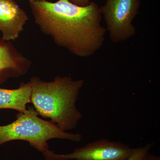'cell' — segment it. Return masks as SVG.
Here are the masks:
<instances>
[{"label": "cell", "mask_w": 160, "mask_h": 160, "mask_svg": "<svg viewBox=\"0 0 160 160\" xmlns=\"http://www.w3.org/2000/svg\"><path fill=\"white\" fill-rule=\"evenodd\" d=\"M29 82L30 101L38 115L50 119L64 131L76 127L82 117L76 103L84 85L83 80L58 76L52 82H46L33 77Z\"/></svg>", "instance_id": "7a4b0ae2"}, {"label": "cell", "mask_w": 160, "mask_h": 160, "mask_svg": "<svg viewBox=\"0 0 160 160\" xmlns=\"http://www.w3.org/2000/svg\"></svg>", "instance_id": "4fadbf2b"}, {"label": "cell", "mask_w": 160, "mask_h": 160, "mask_svg": "<svg viewBox=\"0 0 160 160\" xmlns=\"http://www.w3.org/2000/svg\"><path fill=\"white\" fill-rule=\"evenodd\" d=\"M31 64L11 42L0 38V85L10 78L27 74Z\"/></svg>", "instance_id": "8992f818"}, {"label": "cell", "mask_w": 160, "mask_h": 160, "mask_svg": "<svg viewBox=\"0 0 160 160\" xmlns=\"http://www.w3.org/2000/svg\"><path fill=\"white\" fill-rule=\"evenodd\" d=\"M29 19L26 12L13 0H0V31L2 38L14 41L24 31Z\"/></svg>", "instance_id": "52a82bcc"}, {"label": "cell", "mask_w": 160, "mask_h": 160, "mask_svg": "<svg viewBox=\"0 0 160 160\" xmlns=\"http://www.w3.org/2000/svg\"><path fill=\"white\" fill-rule=\"evenodd\" d=\"M134 150L121 142L103 138L76 148L69 154H57L49 149L43 153L45 160H126Z\"/></svg>", "instance_id": "5b68a950"}, {"label": "cell", "mask_w": 160, "mask_h": 160, "mask_svg": "<svg viewBox=\"0 0 160 160\" xmlns=\"http://www.w3.org/2000/svg\"><path fill=\"white\" fill-rule=\"evenodd\" d=\"M148 152L149 149L146 146L135 148L132 154L126 160H143Z\"/></svg>", "instance_id": "9c48e42d"}, {"label": "cell", "mask_w": 160, "mask_h": 160, "mask_svg": "<svg viewBox=\"0 0 160 160\" xmlns=\"http://www.w3.org/2000/svg\"><path fill=\"white\" fill-rule=\"evenodd\" d=\"M16 120L11 124L0 126V146L13 140H23L38 151L43 152L49 149L48 142L61 139L79 142L82 136L62 130L51 121L39 118L34 108L30 106L25 112H19Z\"/></svg>", "instance_id": "3957f363"}, {"label": "cell", "mask_w": 160, "mask_h": 160, "mask_svg": "<svg viewBox=\"0 0 160 160\" xmlns=\"http://www.w3.org/2000/svg\"><path fill=\"white\" fill-rule=\"evenodd\" d=\"M31 92L29 82L21 83L16 89L0 88V109H12L20 112H26V105L31 103Z\"/></svg>", "instance_id": "ba28073f"}, {"label": "cell", "mask_w": 160, "mask_h": 160, "mask_svg": "<svg viewBox=\"0 0 160 160\" xmlns=\"http://www.w3.org/2000/svg\"><path fill=\"white\" fill-rule=\"evenodd\" d=\"M29 2H38V1H41L42 0H28Z\"/></svg>", "instance_id": "7c38bea8"}, {"label": "cell", "mask_w": 160, "mask_h": 160, "mask_svg": "<svg viewBox=\"0 0 160 160\" xmlns=\"http://www.w3.org/2000/svg\"><path fill=\"white\" fill-rule=\"evenodd\" d=\"M140 6V0H106L100 7L112 42H125L136 34L132 22Z\"/></svg>", "instance_id": "277c9868"}, {"label": "cell", "mask_w": 160, "mask_h": 160, "mask_svg": "<svg viewBox=\"0 0 160 160\" xmlns=\"http://www.w3.org/2000/svg\"><path fill=\"white\" fill-rule=\"evenodd\" d=\"M143 160H160V157L156 156L150 154L149 152L145 156Z\"/></svg>", "instance_id": "8fae6325"}, {"label": "cell", "mask_w": 160, "mask_h": 160, "mask_svg": "<svg viewBox=\"0 0 160 160\" xmlns=\"http://www.w3.org/2000/svg\"><path fill=\"white\" fill-rule=\"evenodd\" d=\"M71 2L77 6H86L91 2V0H70Z\"/></svg>", "instance_id": "30bf717a"}, {"label": "cell", "mask_w": 160, "mask_h": 160, "mask_svg": "<svg viewBox=\"0 0 160 160\" xmlns=\"http://www.w3.org/2000/svg\"><path fill=\"white\" fill-rule=\"evenodd\" d=\"M29 6L40 30L59 47L82 58L92 56L102 47L107 30L94 2L80 6L70 0H42Z\"/></svg>", "instance_id": "6da1fadb"}]
</instances>
